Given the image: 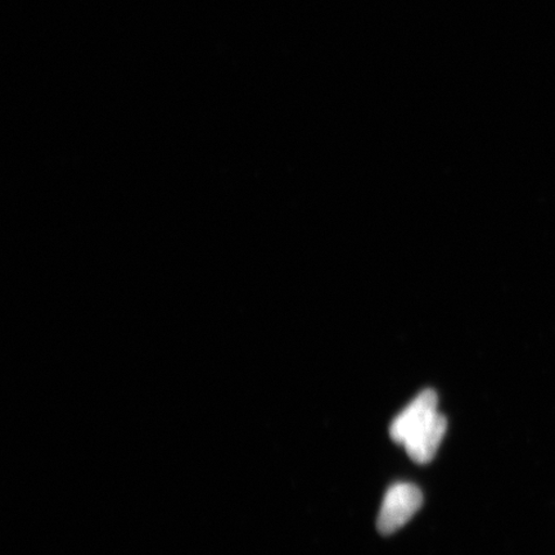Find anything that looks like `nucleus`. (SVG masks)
I'll return each instance as SVG.
<instances>
[{"instance_id":"1","label":"nucleus","mask_w":555,"mask_h":555,"mask_svg":"<svg viewBox=\"0 0 555 555\" xmlns=\"http://www.w3.org/2000/svg\"><path fill=\"white\" fill-rule=\"evenodd\" d=\"M422 491L413 483H395L386 492L379 512L377 527L384 535H391L401 529L420 511Z\"/></svg>"},{"instance_id":"2","label":"nucleus","mask_w":555,"mask_h":555,"mask_svg":"<svg viewBox=\"0 0 555 555\" xmlns=\"http://www.w3.org/2000/svg\"><path fill=\"white\" fill-rule=\"evenodd\" d=\"M437 395L434 390L423 391L416 397L397 418L390 427V436L395 442L404 446V442L413 434L427 425L437 412Z\"/></svg>"},{"instance_id":"3","label":"nucleus","mask_w":555,"mask_h":555,"mask_svg":"<svg viewBox=\"0 0 555 555\" xmlns=\"http://www.w3.org/2000/svg\"><path fill=\"white\" fill-rule=\"evenodd\" d=\"M447 428L448 422L446 416L437 413L427 425L418 429L404 442L408 455L418 464L431 462L443 436H446Z\"/></svg>"}]
</instances>
